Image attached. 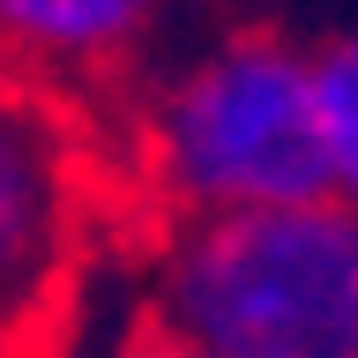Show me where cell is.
I'll return each instance as SVG.
<instances>
[{
  "label": "cell",
  "mask_w": 358,
  "mask_h": 358,
  "mask_svg": "<svg viewBox=\"0 0 358 358\" xmlns=\"http://www.w3.org/2000/svg\"><path fill=\"white\" fill-rule=\"evenodd\" d=\"M134 187L157 217H231L329 194L306 38L239 22L134 90Z\"/></svg>",
  "instance_id": "1"
},
{
  "label": "cell",
  "mask_w": 358,
  "mask_h": 358,
  "mask_svg": "<svg viewBox=\"0 0 358 358\" xmlns=\"http://www.w3.org/2000/svg\"><path fill=\"white\" fill-rule=\"evenodd\" d=\"M157 336L217 358H358V209L336 194L172 217L142 262Z\"/></svg>",
  "instance_id": "2"
},
{
  "label": "cell",
  "mask_w": 358,
  "mask_h": 358,
  "mask_svg": "<svg viewBox=\"0 0 358 358\" xmlns=\"http://www.w3.org/2000/svg\"><path fill=\"white\" fill-rule=\"evenodd\" d=\"M83 134L60 97L0 67V343L60 306L83 246Z\"/></svg>",
  "instance_id": "3"
},
{
  "label": "cell",
  "mask_w": 358,
  "mask_h": 358,
  "mask_svg": "<svg viewBox=\"0 0 358 358\" xmlns=\"http://www.w3.org/2000/svg\"><path fill=\"white\" fill-rule=\"evenodd\" d=\"M172 0H0V67L45 97L127 90Z\"/></svg>",
  "instance_id": "4"
},
{
  "label": "cell",
  "mask_w": 358,
  "mask_h": 358,
  "mask_svg": "<svg viewBox=\"0 0 358 358\" xmlns=\"http://www.w3.org/2000/svg\"><path fill=\"white\" fill-rule=\"evenodd\" d=\"M313 60V120H321V172L329 194L358 209V22L306 45Z\"/></svg>",
  "instance_id": "5"
},
{
  "label": "cell",
  "mask_w": 358,
  "mask_h": 358,
  "mask_svg": "<svg viewBox=\"0 0 358 358\" xmlns=\"http://www.w3.org/2000/svg\"><path fill=\"white\" fill-rule=\"evenodd\" d=\"M134 358H217V351H201V343H179V336H150Z\"/></svg>",
  "instance_id": "6"
}]
</instances>
